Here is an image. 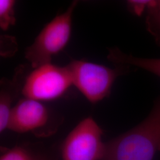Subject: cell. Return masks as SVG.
Segmentation results:
<instances>
[{
    "instance_id": "6da1fadb",
    "label": "cell",
    "mask_w": 160,
    "mask_h": 160,
    "mask_svg": "<svg viewBox=\"0 0 160 160\" xmlns=\"http://www.w3.org/2000/svg\"><path fill=\"white\" fill-rule=\"evenodd\" d=\"M160 151V96L140 123L106 143L102 160H153Z\"/></svg>"
},
{
    "instance_id": "7a4b0ae2",
    "label": "cell",
    "mask_w": 160,
    "mask_h": 160,
    "mask_svg": "<svg viewBox=\"0 0 160 160\" xmlns=\"http://www.w3.org/2000/svg\"><path fill=\"white\" fill-rule=\"evenodd\" d=\"M78 1H73L67 10L47 23L34 42L25 51V58L32 68L51 63L54 56L63 50L70 40L72 15Z\"/></svg>"
},
{
    "instance_id": "3957f363",
    "label": "cell",
    "mask_w": 160,
    "mask_h": 160,
    "mask_svg": "<svg viewBox=\"0 0 160 160\" xmlns=\"http://www.w3.org/2000/svg\"><path fill=\"white\" fill-rule=\"evenodd\" d=\"M67 67L73 86L92 104L108 97L115 80L129 69L126 65L112 68L83 59H73Z\"/></svg>"
},
{
    "instance_id": "277c9868",
    "label": "cell",
    "mask_w": 160,
    "mask_h": 160,
    "mask_svg": "<svg viewBox=\"0 0 160 160\" xmlns=\"http://www.w3.org/2000/svg\"><path fill=\"white\" fill-rule=\"evenodd\" d=\"M32 69L23 82V97L42 102L55 100L63 97L73 86L67 66L49 63Z\"/></svg>"
},
{
    "instance_id": "5b68a950",
    "label": "cell",
    "mask_w": 160,
    "mask_h": 160,
    "mask_svg": "<svg viewBox=\"0 0 160 160\" xmlns=\"http://www.w3.org/2000/svg\"><path fill=\"white\" fill-rule=\"evenodd\" d=\"M103 134V130L92 118L81 120L63 141L62 160H102L106 148Z\"/></svg>"
},
{
    "instance_id": "8992f818",
    "label": "cell",
    "mask_w": 160,
    "mask_h": 160,
    "mask_svg": "<svg viewBox=\"0 0 160 160\" xmlns=\"http://www.w3.org/2000/svg\"><path fill=\"white\" fill-rule=\"evenodd\" d=\"M50 112L43 102L23 97L13 106L8 129L17 133L36 132L50 122Z\"/></svg>"
},
{
    "instance_id": "52a82bcc",
    "label": "cell",
    "mask_w": 160,
    "mask_h": 160,
    "mask_svg": "<svg viewBox=\"0 0 160 160\" xmlns=\"http://www.w3.org/2000/svg\"><path fill=\"white\" fill-rule=\"evenodd\" d=\"M28 72L23 66L17 68L12 80L2 78L0 83V132L8 129L13 107L12 104L21 94L23 82Z\"/></svg>"
},
{
    "instance_id": "ba28073f",
    "label": "cell",
    "mask_w": 160,
    "mask_h": 160,
    "mask_svg": "<svg viewBox=\"0 0 160 160\" xmlns=\"http://www.w3.org/2000/svg\"><path fill=\"white\" fill-rule=\"evenodd\" d=\"M108 59L118 65L136 67L160 77V58L135 57L121 51L118 48H113L109 49Z\"/></svg>"
},
{
    "instance_id": "9c48e42d",
    "label": "cell",
    "mask_w": 160,
    "mask_h": 160,
    "mask_svg": "<svg viewBox=\"0 0 160 160\" xmlns=\"http://www.w3.org/2000/svg\"><path fill=\"white\" fill-rule=\"evenodd\" d=\"M146 12L147 29L160 46V0H151Z\"/></svg>"
},
{
    "instance_id": "30bf717a",
    "label": "cell",
    "mask_w": 160,
    "mask_h": 160,
    "mask_svg": "<svg viewBox=\"0 0 160 160\" xmlns=\"http://www.w3.org/2000/svg\"><path fill=\"white\" fill-rule=\"evenodd\" d=\"M16 1L14 0L0 1V28L4 31L16 23Z\"/></svg>"
},
{
    "instance_id": "8fae6325",
    "label": "cell",
    "mask_w": 160,
    "mask_h": 160,
    "mask_svg": "<svg viewBox=\"0 0 160 160\" xmlns=\"http://www.w3.org/2000/svg\"><path fill=\"white\" fill-rule=\"evenodd\" d=\"M0 160H36L27 149L15 147L7 151L1 156Z\"/></svg>"
},
{
    "instance_id": "7c38bea8",
    "label": "cell",
    "mask_w": 160,
    "mask_h": 160,
    "mask_svg": "<svg viewBox=\"0 0 160 160\" xmlns=\"http://www.w3.org/2000/svg\"><path fill=\"white\" fill-rule=\"evenodd\" d=\"M150 2L151 0H129L126 3L129 11L139 16L147 11Z\"/></svg>"
},
{
    "instance_id": "4fadbf2b",
    "label": "cell",
    "mask_w": 160,
    "mask_h": 160,
    "mask_svg": "<svg viewBox=\"0 0 160 160\" xmlns=\"http://www.w3.org/2000/svg\"><path fill=\"white\" fill-rule=\"evenodd\" d=\"M36 160H44V159H40V158H39V159H36Z\"/></svg>"
}]
</instances>
